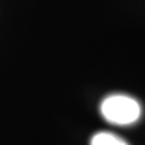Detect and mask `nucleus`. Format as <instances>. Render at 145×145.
I'll return each instance as SVG.
<instances>
[{
  "instance_id": "nucleus-2",
  "label": "nucleus",
  "mask_w": 145,
  "mask_h": 145,
  "mask_svg": "<svg viewBox=\"0 0 145 145\" xmlns=\"http://www.w3.org/2000/svg\"><path fill=\"white\" fill-rule=\"evenodd\" d=\"M91 145H128L122 138L110 132H99L91 139Z\"/></svg>"
},
{
  "instance_id": "nucleus-1",
  "label": "nucleus",
  "mask_w": 145,
  "mask_h": 145,
  "mask_svg": "<svg viewBox=\"0 0 145 145\" xmlns=\"http://www.w3.org/2000/svg\"><path fill=\"white\" fill-rule=\"evenodd\" d=\"M101 114L110 123L127 126L139 120L142 115V106L137 99L129 96L111 94L102 102Z\"/></svg>"
}]
</instances>
